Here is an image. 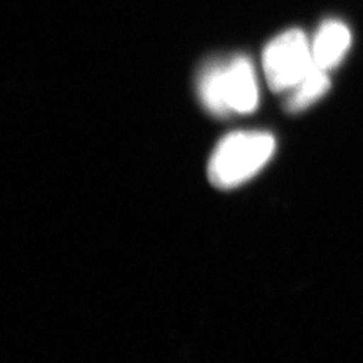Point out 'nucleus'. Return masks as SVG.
Here are the masks:
<instances>
[{
    "label": "nucleus",
    "instance_id": "1",
    "mask_svg": "<svg viewBox=\"0 0 363 363\" xmlns=\"http://www.w3.org/2000/svg\"><path fill=\"white\" fill-rule=\"evenodd\" d=\"M196 93L204 111L215 118L248 116L260 100L256 68L245 55L213 56L199 68Z\"/></svg>",
    "mask_w": 363,
    "mask_h": 363
},
{
    "label": "nucleus",
    "instance_id": "2",
    "mask_svg": "<svg viewBox=\"0 0 363 363\" xmlns=\"http://www.w3.org/2000/svg\"><path fill=\"white\" fill-rule=\"evenodd\" d=\"M276 149L277 141L269 132H232L215 145L208 162V179L218 189H235L262 172Z\"/></svg>",
    "mask_w": 363,
    "mask_h": 363
},
{
    "label": "nucleus",
    "instance_id": "3",
    "mask_svg": "<svg viewBox=\"0 0 363 363\" xmlns=\"http://www.w3.org/2000/svg\"><path fill=\"white\" fill-rule=\"evenodd\" d=\"M315 67L311 41L300 29L279 33L262 53V70L274 93H289Z\"/></svg>",
    "mask_w": 363,
    "mask_h": 363
},
{
    "label": "nucleus",
    "instance_id": "4",
    "mask_svg": "<svg viewBox=\"0 0 363 363\" xmlns=\"http://www.w3.org/2000/svg\"><path fill=\"white\" fill-rule=\"evenodd\" d=\"M351 40V30L345 23L339 20L324 21L311 41L315 65L325 72L337 67L348 53Z\"/></svg>",
    "mask_w": 363,
    "mask_h": 363
},
{
    "label": "nucleus",
    "instance_id": "5",
    "mask_svg": "<svg viewBox=\"0 0 363 363\" xmlns=\"http://www.w3.org/2000/svg\"><path fill=\"white\" fill-rule=\"evenodd\" d=\"M330 89V77L328 72L315 67L303 81L294 86L286 99V109L292 113L308 109L318 100L323 99Z\"/></svg>",
    "mask_w": 363,
    "mask_h": 363
}]
</instances>
